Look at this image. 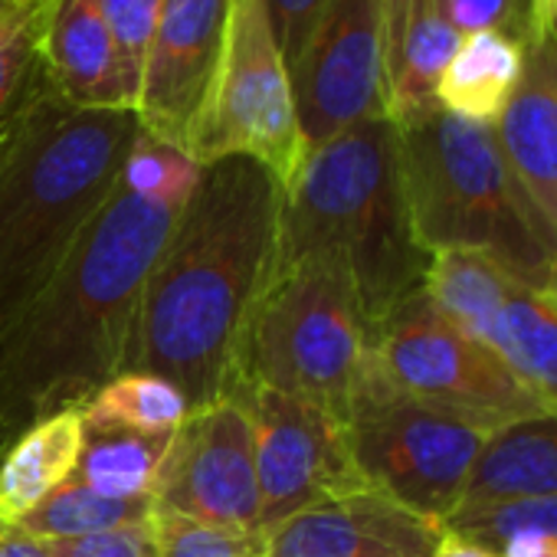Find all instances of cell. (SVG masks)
<instances>
[{
  "instance_id": "cell-17",
  "label": "cell",
  "mask_w": 557,
  "mask_h": 557,
  "mask_svg": "<svg viewBox=\"0 0 557 557\" xmlns=\"http://www.w3.org/2000/svg\"><path fill=\"white\" fill-rule=\"evenodd\" d=\"M544 495H557V410L492 430L472 462L456 511Z\"/></svg>"
},
{
  "instance_id": "cell-13",
  "label": "cell",
  "mask_w": 557,
  "mask_h": 557,
  "mask_svg": "<svg viewBox=\"0 0 557 557\" xmlns=\"http://www.w3.org/2000/svg\"><path fill=\"white\" fill-rule=\"evenodd\" d=\"M230 8L233 0H164L145 53L135 99L138 125L187 154L213 99Z\"/></svg>"
},
{
  "instance_id": "cell-3",
  "label": "cell",
  "mask_w": 557,
  "mask_h": 557,
  "mask_svg": "<svg viewBox=\"0 0 557 557\" xmlns=\"http://www.w3.org/2000/svg\"><path fill=\"white\" fill-rule=\"evenodd\" d=\"M138 115L76 109L44 83L0 135V332L63 269L112 197Z\"/></svg>"
},
{
  "instance_id": "cell-14",
  "label": "cell",
  "mask_w": 557,
  "mask_h": 557,
  "mask_svg": "<svg viewBox=\"0 0 557 557\" xmlns=\"http://www.w3.org/2000/svg\"><path fill=\"white\" fill-rule=\"evenodd\" d=\"M446 528L377 488L319 502L265 531V557H433Z\"/></svg>"
},
{
  "instance_id": "cell-27",
  "label": "cell",
  "mask_w": 557,
  "mask_h": 557,
  "mask_svg": "<svg viewBox=\"0 0 557 557\" xmlns=\"http://www.w3.org/2000/svg\"><path fill=\"white\" fill-rule=\"evenodd\" d=\"M200 171H203V164H197L187 151H181L141 128L128 148L119 184L138 197H148V200L181 210L187 203V197L194 194Z\"/></svg>"
},
{
  "instance_id": "cell-34",
  "label": "cell",
  "mask_w": 557,
  "mask_h": 557,
  "mask_svg": "<svg viewBox=\"0 0 557 557\" xmlns=\"http://www.w3.org/2000/svg\"><path fill=\"white\" fill-rule=\"evenodd\" d=\"M430 4V0H384V63L387 57L397 50L404 30L410 27V21Z\"/></svg>"
},
{
  "instance_id": "cell-40",
  "label": "cell",
  "mask_w": 557,
  "mask_h": 557,
  "mask_svg": "<svg viewBox=\"0 0 557 557\" xmlns=\"http://www.w3.org/2000/svg\"><path fill=\"white\" fill-rule=\"evenodd\" d=\"M0 4H4V0H0Z\"/></svg>"
},
{
  "instance_id": "cell-7",
  "label": "cell",
  "mask_w": 557,
  "mask_h": 557,
  "mask_svg": "<svg viewBox=\"0 0 557 557\" xmlns=\"http://www.w3.org/2000/svg\"><path fill=\"white\" fill-rule=\"evenodd\" d=\"M364 482L446 524L459 508L485 430L400 391L371 351L345 420Z\"/></svg>"
},
{
  "instance_id": "cell-33",
  "label": "cell",
  "mask_w": 557,
  "mask_h": 557,
  "mask_svg": "<svg viewBox=\"0 0 557 557\" xmlns=\"http://www.w3.org/2000/svg\"><path fill=\"white\" fill-rule=\"evenodd\" d=\"M498 557H557V534L554 531H515L498 547Z\"/></svg>"
},
{
  "instance_id": "cell-37",
  "label": "cell",
  "mask_w": 557,
  "mask_h": 557,
  "mask_svg": "<svg viewBox=\"0 0 557 557\" xmlns=\"http://www.w3.org/2000/svg\"><path fill=\"white\" fill-rule=\"evenodd\" d=\"M433 557H498V554L488 550V547H482V544H475V541H466V537L446 531L443 541H440V547L433 550Z\"/></svg>"
},
{
  "instance_id": "cell-38",
  "label": "cell",
  "mask_w": 557,
  "mask_h": 557,
  "mask_svg": "<svg viewBox=\"0 0 557 557\" xmlns=\"http://www.w3.org/2000/svg\"><path fill=\"white\" fill-rule=\"evenodd\" d=\"M541 296H544V299H547V302L554 306V312H557V272H554V278H550V286H547V289H544Z\"/></svg>"
},
{
  "instance_id": "cell-39",
  "label": "cell",
  "mask_w": 557,
  "mask_h": 557,
  "mask_svg": "<svg viewBox=\"0 0 557 557\" xmlns=\"http://www.w3.org/2000/svg\"><path fill=\"white\" fill-rule=\"evenodd\" d=\"M8 8H11V0H4V4H0V14H4Z\"/></svg>"
},
{
  "instance_id": "cell-1",
  "label": "cell",
  "mask_w": 557,
  "mask_h": 557,
  "mask_svg": "<svg viewBox=\"0 0 557 557\" xmlns=\"http://www.w3.org/2000/svg\"><path fill=\"white\" fill-rule=\"evenodd\" d=\"M283 181L252 158L203 164L138 309L135 368L171 381L187 410L236 394V368L256 302L278 269Z\"/></svg>"
},
{
  "instance_id": "cell-20",
  "label": "cell",
  "mask_w": 557,
  "mask_h": 557,
  "mask_svg": "<svg viewBox=\"0 0 557 557\" xmlns=\"http://www.w3.org/2000/svg\"><path fill=\"white\" fill-rule=\"evenodd\" d=\"M462 34L449 24L440 0L410 21L397 50L384 63V112L394 125L413 122L436 106V83L459 50Z\"/></svg>"
},
{
  "instance_id": "cell-28",
  "label": "cell",
  "mask_w": 557,
  "mask_h": 557,
  "mask_svg": "<svg viewBox=\"0 0 557 557\" xmlns=\"http://www.w3.org/2000/svg\"><path fill=\"white\" fill-rule=\"evenodd\" d=\"M443 528L488 550H495L515 531H554L557 534V495L515 498V502H498V505H485L472 511H456L446 518Z\"/></svg>"
},
{
  "instance_id": "cell-19",
  "label": "cell",
  "mask_w": 557,
  "mask_h": 557,
  "mask_svg": "<svg viewBox=\"0 0 557 557\" xmlns=\"http://www.w3.org/2000/svg\"><path fill=\"white\" fill-rule=\"evenodd\" d=\"M83 449V413L40 420L0 456V524L24 518L57 485L73 479Z\"/></svg>"
},
{
  "instance_id": "cell-25",
  "label": "cell",
  "mask_w": 557,
  "mask_h": 557,
  "mask_svg": "<svg viewBox=\"0 0 557 557\" xmlns=\"http://www.w3.org/2000/svg\"><path fill=\"white\" fill-rule=\"evenodd\" d=\"M44 0H11L0 14V135L47 83L40 63Z\"/></svg>"
},
{
  "instance_id": "cell-26",
  "label": "cell",
  "mask_w": 557,
  "mask_h": 557,
  "mask_svg": "<svg viewBox=\"0 0 557 557\" xmlns=\"http://www.w3.org/2000/svg\"><path fill=\"white\" fill-rule=\"evenodd\" d=\"M187 413L184 394L171 381L145 371L119 374L83 407V417L112 420L141 433H174Z\"/></svg>"
},
{
  "instance_id": "cell-9",
  "label": "cell",
  "mask_w": 557,
  "mask_h": 557,
  "mask_svg": "<svg viewBox=\"0 0 557 557\" xmlns=\"http://www.w3.org/2000/svg\"><path fill=\"white\" fill-rule=\"evenodd\" d=\"M374 355L400 391L485 433L544 410L488 345L449 325L423 293L374 329Z\"/></svg>"
},
{
  "instance_id": "cell-12",
  "label": "cell",
  "mask_w": 557,
  "mask_h": 557,
  "mask_svg": "<svg viewBox=\"0 0 557 557\" xmlns=\"http://www.w3.org/2000/svg\"><path fill=\"white\" fill-rule=\"evenodd\" d=\"M289 79L306 148L387 115L384 0H325Z\"/></svg>"
},
{
  "instance_id": "cell-15",
  "label": "cell",
  "mask_w": 557,
  "mask_h": 557,
  "mask_svg": "<svg viewBox=\"0 0 557 557\" xmlns=\"http://www.w3.org/2000/svg\"><path fill=\"white\" fill-rule=\"evenodd\" d=\"M492 128L511 174L557 233V30L524 40L518 86Z\"/></svg>"
},
{
  "instance_id": "cell-2",
  "label": "cell",
  "mask_w": 557,
  "mask_h": 557,
  "mask_svg": "<svg viewBox=\"0 0 557 557\" xmlns=\"http://www.w3.org/2000/svg\"><path fill=\"white\" fill-rule=\"evenodd\" d=\"M177 213L115 184L50 286L0 332V456L135 368L141 289Z\"/></svg>"
},
{
  "instance_id": "cell-22",
  "label": "cell",
  "mask_w": 557,
  "mask_h": 557,
  "mask_svg": "<svg viewBox=\"0 0 557 557\" xmlns=\"http://www.w3.org/2000/svg\"><path fill=\"white\" fill-rule=\"evenodd\" d=\"M488 348L544 410H557V312L541 293L524 286L508 293Z\"/></svg>"
},
{
  "instance_id": "cell-32",
  "label": "cell",
  "mask_w": 557,
  "mask_h": 557,
  "mask_svg": "<svg viewBox=\"0 0 557 557\" xmlns=\"http://www.w3.org/2000/svg\"><path fill=\"white\" fill-rule=\"evenodd\" d=\"M262 8L269 14L278 47L286 53V63L293 66V60L302 53V47L325 8V0H262Z\"/></svg>"
},
{
  "instance_id": "cell-21",
  "label": "cell",
  "mask_w": 557,
  "mask_h": 557,
  "mask_svg": "<svg viewBox=\"0 0 557 557\" xmlns=\"http://www.w3.org/2000/svg\"><path fill=\"white\" fill-rule=\"evenodd\" d=\"M515 286L518 283L502 265L469 249L433 252L423 275V296L430 299V306L449 325L482 345H488L495 319Z\"/></svg>"
},
{
  "instance_id": "cell-4",
  "label": "cell",
  "mask_w": 557,
  "mask_h": 557,
  "mask_svg": "<svg viewBox=\"0 0 557 557\" xmlns=\"http://www.w3.org/2000/svg\"><path fill=\"white\" fill-rule=\"evenodd\" d=\"M319 256L358 296L371 329L423 293L430 252L417 243L387 115L358 122L306 148L283 184L278 262Z\"/></svg>"
},
{
  "instance_id": "cell-18",
  "label": "cell",
  "mask_w": 557,
  "mask_h": 557,
  "mask_svg": "<svg viewBox=\"0 0 557 557\" xmlns=\"http://www.w3.org/2000/svg\"><path fill=\"white\" fill-rule=\"evenodd\" d=\"M524 63V40L505 30L466 34L436 83V106L475 125H495Z\"/></svg>"
},
{
  "instance_id": "cell-35",
  "label": "cell",
  "mask_w": 557,
  "mask_h": 557,
  "mask_svg": "<svg viewBox=\"0 0 557 557\" xmlns=\"http://www.w3.org/2000/svg\"><path fill=\"white\" fill-rule=\"evenodd\" d=\"M557 30V0H528L524 11V40Z\"/></svg>"
},
{
  "instance_id": "cell-8",
  "label": "cell",
  "mask_w": 557,
  "mask_h": 557,
  "mask_svg": "<svg viewBox=\"0 0 557 557\" xmlns=\"http://www.w3.org/2000/svg\"><path fill=\"white\" fill-rule=\"evenodd\" d=\"M190 154L197 164L252 158L283 184L306 154L289 63L262 0H233L220 76Z\"/></svg>"
},
{
  "instance_id": "cell-30",
  "label": "cell",
  "mask_w": 557,
  "mask_h": 557,
  "mask_svg": "<svg viewBox=\"0 0 557 557\" xmlns=\"http://www.w3.org/2000/svg\"><path fill=\"white\" fill-rule=\"evenodd\" d=\"M99 8H102V14L109 21V30L115 37L119 57H122V66H125L128 96H132V112H135L145 53H148L151 34L158 27L164 0H99Z\"/></svg>"
},
{
  "instance_id": "cell-36",
  "label": "cell",
  "mask_w": 557,
  "mask_h": 557,
  "mask_svg": "<svg viewBox=\"0 0 557 557\" xmlns=\"http://www.w3.org/2000/svg\"><path fill=\"white\" fill-rule=\"evenodd\" d=\"M0 557H50L37 537H27L14 528L0 524Z\"/></svg>"
},
{
  "instance_id": "cell-10",
  "label": "cell",
  "mask_w": 557,
  "mask_h": 557,
  "mask_svg": "<svg viewBox=\"0 0 557 557\" xmlns=\"http://www.w3.org/2000/svg\"><path fill=\"white\" fill-rule=\"evenodd\" d=\"M252 420L262 531L319 502L368 488L348 430L329 410L272 387H239Z\"/></svg>"
},
{
  "instance_id": "cell-29",
  "label": "cell",
  "mask_w": 557,
  "mask_h": 557,
  "mask_svg": "<svg viewBox=\"0 0 557 557\" xmlns=\"http://www.w3.org/2000/svg\"><path fill=\"white\" fill-rule=\"evenodd\" d=\"M158 557H265V531L154 515Z\"/></svg>"
},
{
  "instance_id": "cell-5",
  "label": "cell",
  "mask_w": 557,
  "mask_h": 557,
  "mask_svg": "<svg viewBox=\"0 0 557 557\" xmlns=\"http://www.w3.org/2000/svg\"><path fill=\"white\" fill-rule=\"evenodd\" d=\"M394 128L417 243L430 256L482 252L518 286L544 293L557 272V233L511 174L495 128L443 109Z\"/></svg>"
},
{
  "instance_id": "cell-23",
  "label": "cell",
  "mask_w": 557,
  "mask_h": 557,
  "mask_svg": "<svg viewBox=\"0 0 557 557\" xmlns=\"http://www.w3.org/2000/svg\"><path fill=\"white\" fill-rule=\"evenodd\" d=\"M168 446L171 433H141L112 420L83 417V449L73 479L112 498L151 495Z\"/></svg>"
},
{
  "instance_id": "cell-6",
  "label": "cell",
  "mask_w": 557,
  "mask_h": 557,
  "mask_svg": "<svg viewBox=\"0 0 557 557\" xmlns=\"http://www.w3.org/2000/svg\"><path fill=\"white\" fill-rule=\"evenodd\" d=\"M374 351L348 278L319 256L278 262L243 335L236 391L272 387L348 420L351 394Z\"/></svg>"
},
{
  "instance_id": "cell-16",
  "label": "cell",
  "mask_w": 557,
  "mask_h": 557,
  "mask_svg": "<svg viewBox=\"0 0 557 557\" xmlns=\"http://www.w3.org/2000/svg\"><path fill=\"white\" fill-rule=\"evenodd\" d=\"M40 63L47 83L76 109H128L125 66L99 0H44Z\"/></svg>"
},
{
  "instance_id": "cell-31",
  "label": "cell",
  "mask_w": 557,
  "mask_h": 557,
  "mask_svg": "<svg viewBox=\"0 0 557 557\" xmlns=\"http://www.w3.org/2000/svg\"><path fill=\"white\" fill-rule=\"evenodd\" d=\"M40 544L50 557H158L154 521L86 537H53Z\"/></svg>"
},
{
  "instance_id": "cell-11",
  "label": "cell",
  "mask_w": 557,
  "mask_h": 557,
  "mask_svg": "<svg viewBox=\"0 0 557 557\" xmlns=\"http://www.w3.org/2000/svg\"><path fill=\"white\" fill-rule=\"evenodd\" d=\"M154 515L262 531L252 420L243 397L197 407L171 433L151 488Z\"/></svg>"
},
{
  "instance_id": "cell-24",
  "label": "cell",
  "mask_w": 557,
  "mask_h": 557,
  "mask_svg": "<svg viewBox=\"0 0 557 557\" xmlns=\"http://www.w3.org/2000/svg\"><path fill=\"white\" fill-rule=\"evenodd\" d=\"M151 521H154L151 495L112 498V495H102V492L83 485L79 479H66L44 502H37L24 518L11 521L4 528H14L37 541H53V537H86V534L151 524Z\"/></svg>"
}]
</instances>
